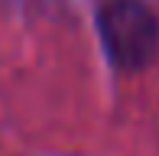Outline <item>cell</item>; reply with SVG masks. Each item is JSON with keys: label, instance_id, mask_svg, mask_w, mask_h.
Wrapping results in <instances>:
<instances>
[{"label": "cell", "instance_id": "1", "mask_svg": "<svg viewBox=\"0 0 159 156\" xmlns=\"http://www.w3.org/2000/svg\"><path fill=\"white\" fill-rule=\"evenodd\" d=\"M101 39L117 68L136 72L159 55V20L143 0H114L101 10Z\"/></svg>", "mask_w": 159, "mask_h": 156}]
</instances>
